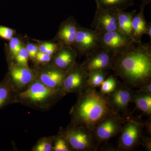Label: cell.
Here are the masks:
<instances>
[{
  "instance_id": "obj_1",
  "label": "cell",
  "mask_w": 151,
  "mask_h": 151,
  "mask_svg": "<svg viewBox=\"0 0 151 151\" xmlns=\"http://www.w3.org/2000/svg\"><path fill=\"white\" fill-rule=\"evenodd\" d=\"M129 87L139 89L151 81V46L134 42L127 50L115 55L112 69Z\"/></svg>"
},
{
  "instance_id": "obj_2",
  "label": "cell",
  "mask_w": 151,
  "mask_h": 151,
  "mask_svg": "<svg viewBox=\"0 0 151 151\" xmlns=\"http://www.w3.org/2000/svg\"><path fill=\"white\" fill-rule=\"evenodd\" d=\"M77 96L76 103L69 113L70 126H81L92 131L105 117L115 112L109 105L106 96L96 88L88 86Z\"/></svg>"
},
{
  "instance_id": "obj_3",
  "label": "cell",
  "mask_w": 151,
  "mask_h": 151,
  "mask_svg": "<svg viewBox=\"0 0 151 151\" xmlns=\"http://www.w3.org/2000/svg\"><path fill=\"white\" fill-rule=\"evenodd\" d=\"M64 96L61 90L47 87L35 78L27 89L17 92L14 103L40 111H47Z\"/></svg>"
},
{
  "instance_id": "obj_4",
  "label": "cell",
  "mask_w": 151,
  "mask_h": 151,
  "mask_svg": "<svg viewBox=\"0 0 151 151\" xmlns=\"http://www.w3.org/2000/svg\"><path fill=\"white\" fill-rule=\"evenodd\" d=\"M59 132L65 138L71 151H95L100 148L92 131L85 127L68 125L65 128L60 127Z\"/></svg>"
},
{
  "instance_id": "obj_5",
  "label": "cell",
  "mask_w": 151,
  "mask_h": 151,
  "mask_svg": "<svg viewBox=\"0 0 151 151\" xmlns=\"http://www.w3.org/2000/svg\"><path fill=\"white\" fill-rule=\"evenodd\" d=\"M127 119L116 112L105 117L92 131L97 144L100 146L119 134Z\"/></svg>"
},
{
  "instance_id": "obj_6",
  "label": "cell",
  "mask_w": 151,
  "mask_h": 151,
  "mask_svg": "<svg viewBox=\"0 0 151 151\" xmlns=\"http://www.w3.org/2000/svg\"><path fill=\"white\" fill-rule=\"evenodd\" d=\"M144 127L143 122L127 119L120 134L117 150L131 151L139 145Z\"/></svg>"
},
{
  "instance_id": "obj_7",
  "label": "cell",
  "mask_w": 151,
  "mask_h": 151,
  "mask_svg": "<svg viewBox=\"0 0 151 151\" xmlns=\"http://www.w3.org/2000/svg\"><path fill=\"white\" fill-rule=\"evenodd\" d=\"M89 73L76 63L65 73L61 91L65 96L69 93L76 94L83 92L88 87Z\"/></svg>"
},
{
  "instance_id": "obj_8",
  "label": "cell",
  "mask_w": 151,
  "mask_h": 151,
  "mask_svg": "<svg viewBox=\"0 0 151 151\" xmlns=\"http://www.w3.org/2000/svg\"><path fill=\"white\" fill-rule=\"evenodd\" d=\"M134 92L124 82H119L115 90L106 96L108 103L113 111L127 118L129 116L128 106L132 101Z\"/></svg>"
},
{
  "instance_id": "obj_9",
  "label": "cell",
  "mask_w": 151,
  "mask_h": 151,
  "mask_svg": "<svg viewBox=\"0 0 151 151\" xmlns=\"http://www.w3.org/2000/svg\"><path fill=\"white\" fill-rule=\"evenodd\" d=\"M134 42L119 30L114 31L99 35V46L115 55L126 51Z\"/></svg>"
},
{
  "instance_id": "obj_10",
  "label": "cell",
  "mask_w": 151,
  "mask_h": 151,
  "mask_svg": "<svg viewBox=\"0 0 151 151\" xmlns=\"http://www.w3.org/2000/svg\"><path fill=\"white\" fill-rule=\"evenodd\" d=\"M97 9L91 24L92 29L99 35L108 32L119 30L117 11L102 8L96 3Z\"/></svg>"
},
{
  "instance_id": "obj_11",
  "label": "cell",
  "mask_w": 151,
  "mask_h": 151,
  "mask_svg": "<svg viewBox=\"0 0 151 151\" xmlns=\"http://www.w3.org/2000/svg\"><path fill=\"white\" fill-rule=\"evenodd\" d=\"M114 55L99 47L86 55L81 65L89 73L95 70H111Z\"/></svg>"
},
{
  "instance_id": "obj_12",
  "label": "cell",
  "mask_w": 151,
  "mask_h": 151,
  "mask_svg": "<svg viewBox=\"0 0 151 151\" xmlns=\"http://www.w3.org/2000/svg\"><path fill=\"white\" fill-rule=\"evenodd\" d=\"M99 35L92 29L82 27L78 24L73 46L78 53L86 55L99 48Z\"/></svg>"
},
{
  "instance_id": "obj_13",
  "label": "cell",
  "mask_w": 151,
  "mask_h": 151,
  "mask_svg": "<svg viewBox=\"0 0 151 151\" xmlns=\"http://www.w3.org/2000/svg\"><path fill=\"white\" fill-rule=\"evenodd\" d=\"M8 77L17 92L27 89L35 78L34 72L29 66L19 65L13 61L9 65Z\"/></svg>"
},
{
  "instance_id": "obj_14",
  "label": "cell",
  "mask_w": 151,
  "mask_h": 151,
  "mask_svg": "<svg viewBox=\"0 0 151 151\" xmlns=\"http://www.w3.org/2000/svg\"><path fill=\"white\" fill-rule=\"evenodd\" d=\"M34 72L35 79L47 87L61 90L66 71L55 67L51 63L40 66Z\"/></svg>"
},
{
  "instance_id": "obj_15",
  "label": "cell",
  "mask_w": 151,
  "mask_h": 151,
  "mask_svg": "<svg viewBox=\"0 0 151 151\" xmlns=\"http://www.w3.org/2000/svg\"><path fill=\"white\" fill-rule=\"evenodd\" d=\"M77 55L73 46L62 45L53 55L51 64L60 70L67 71L76 63Z\"/></svg>"
},
{
  "instance_id": "obj_16",
  "label": "cell",
  "mask_w": 151,
  "mask_h": 151,
  "mask_svg": "<svg viewBox=\"0 0 151 151\" xmlns=\"http://www.w3.org/2000/svg\"><path fill=\"white\" fill-rule=\"evenodd\" d=\"M78 25L73 16L69 17L63 22L57 34V42L62 45L73 46Z\"/></svg>"
},
{
  "instance_id": "obj_17",
  "label": "cell",
  "mask_w": 151,
  "mask_h": 151,
  "mask_svg": "<svg viewBox=\"0 0 151 151\" xmlns=\"http://www.w3.org/2000/svg\"><path fill=\"white\" fill-rule=\"evenodd\" d=\"M145 6L141 4L139 12L136 13L132 19V38L135 42H140L142 37L145 33L147 25L144 14Z\"/></svg>"
},
{
  "instance_id": "obj_18",
  "label": "cell",
  "mask_w": 151,
  "mask_h": 151,
  "mask_svg": "<svg viewBox=\"0 0 151 151\" xmlns=\"http://www.w3.org/2000/svg\"><path fill=\"white\" fill-rule=\"evenodd\" d=\"M136 13H137V10H135L131 12H125L124 11H118V12L117 21L119 30L127 37L132 40L133 39L132 21Z\"/></svg>"
},
{
  "instance_id": "obj_19",
  "label": "cell",
  "mask_w": 151,
  "mask_h": 151,
  "mask_svg": "<svg viewBox=\"0 0 151 151\" xmlns=\"http://www.w3.org/2000/svg\"><path fill=\"white\" fill-rule=\"evenodd\" d=\"M136 107L144 115L151 117V94L139 91H134L132 98V101Z\"/></svg>"
},
{
  "instance_id": "obj_20",
  "label": "cell",
  "mask_w": 151,
  "mask_h": 151,
  "mask_svg": "<svg viewBox=\"0 0 151 151\" xmlns=\"http://www.w3.org/2000/svg\"><path fill=\"white\" fill-rule=\"evenodd\" d=\"M17 93L7 77L0 84V108L7 104L14 103Z\"/></svg>"
},
{
  "instance_id": "obj_21",
  "label": "cell",
  "mask_w": 151,
  "mask_h": 151,
  "mask_svg": "<svg viewBox=\"0 0 151 151\" xmlns=\"http://www.w3.org/2000/svg\"><path fill=\"white\" fill-rule=\"evenodd\" d=\"M102 8L110 10L124 11L134 4L133 0H96Z\"/></svg>"
},
{
  "instance_id": "obj_22",
  "label": "cell",
  "mask_w": 151,
  "mask_h": 151,
  "mask_svg": "<svg viewBox=\"0 0 151 151\" xmlns=\"http://www.w3.org/2000/svg\"><path fill=\"white\" fill-rule=\"evenodd\" d=\"M108 74V70H98L89 72L88 86L92 88L100 87Z\"/></svg>"
},
{
  "instance_id": "obj_23",
  "label": "cell",
  "mask_w": 151,
  "mask_h": 151,
  "mask_svg": "<svg viewBox=\"0 0 151 151\" xmlns=\"http://www.w3.org/2000/svg\"><path fill=\"white\" fill-rule=\"evenodd\" d=\"M55 136L43 137L37 141L32 151H52Z\"/></svg>"
},
{
  "instance_id": "obj_24",
  "label": "cell",
  "mask_w": 151,
  "mask_h": 151,
  "mask_svg": "<svg viewBox=\"0 0 151 151\" xmlns=\"http://www.w3.org/2000/svg\"><path fill=\"white\" fill-rule=\"evenodd\" d=\"M119 81L115 76L112 75L109 76L101 85L100 93L104 95H108L114 91L119 84Z\"/></svg>"
},
{
  "instance_id": "obj_25",
  "label": "cell",
  "mask_w": 151,
  "mask_h": 151,
  "mask_svg": "<svg viewBox=\"0 0 151 151\" xmlns=\"http://www.w3.org/2000/svg\"><path fill=\"white\" fill-rule=\"evenodd\" d=\"M52 151H71L65 138L60 132L55 135Z\"/></svg>"
},
{
  "instance_id": "obj_26",
  "label": "cell",
  "mask_w": 151,
  "mask_h": 151,
  "mask_svg": "<svg viewBox=\"0 0 151 151\" xmlns=\"http://www.w3.org/2000/svg\"><path fill=\"white\" fill-rule=\"evenodd\" d=\"M62 45L58 42H43L38 45L39 51L53 55Z\"/></svg>"
},
{
  "instance_id": "obj_27",
  "label": "cell",
  "mask_w": 151,
  "mask_h": 151,
  "mask_svg": "<svg viewBox=\"0 0 151 151\" xmlns=\"http://www.w3.org/2000/svg\"><path fill=\"white\" fill-rule=\"evenodd\" d=\"M23 46L22 41L17 37H13L9 43V53L11 60L13 61L15 57Z\"/></svg>"
},
{
  "instance_id": "obj_28",
  "label": "cell",
  "mask_w": 151,
  "mask_h": 151,
  "mask_svg": "<svg viewBox=\"0 0 151 151\" xmlns=\"http://www.w3.org/2000/svg\"><path fill=\"white\" fill-rule=\"evenodd\" d=\"M29 56L25 46L23 45L14 60L17 64L26 66H29L28 60Z\"/></svg>"
},
{
  "instance_id": "obj_29",
  "label": "cell",
  "mask_w": 151,
  "mask_h": 151,
  "mask_svg": "<svg viewBox=\"0 0 151 151\" xmlns=\"http://www.w3.org/2000/svg\"><path fill=\"white\" fill-rule=\"evenodd\" d=\"M52 58V55L39 51L36 56L34 63L41 66L47 65L51 63Z\"/></svg>"
},
{
  "instance_id": "obj_30",
  "label": "cell",
  "mask_w": 151,
  "mask_h": 151,
  "mask_svg": "<svg viewBox=\"0 0 151 151\" xmlns=\"http://www.w3.org/2000/svg\"><path fill=\"white\" fill-rule=\"evenodd\" d=\"M15 32V30L0 25V37L4 39L10 40L14 37Z\"/></svg>"
},
{
  "instance_id": "obj_31",
  "label": "cell",
  "mask_w": 151,
  "mask_h": 151,
  "mask_svg": "<svg viewBox=\"0 0 151 151\" xmlns=\"http://www.w3.org/2000/svg\"><path fill=\"white\" fill-rule=\"evenodd\" d=\"M29 56V59L34 62L36 56L39 52L38 45L37 44L29 43L25 46Z\"/></svg>"
},
{
  "instance_id": "obj_32",
  "label": "cell",
  "mask_w": 151,
  "mask_h": 151,
  "mask_svg": "<svg viewBox=\"0 0 151 151\" xmlns=\"http://www.w3.org/2000/svg\"><path fill=\"white\" fill-rule=\"evenodd\" d=\"M141 144L143 147L145 148L146 150L148 151H151V138L144 136L142 137L141 140Z\"/></svg>"
},
{
  "instance_id": "obj_33",
  "label": "cell",
  "mask_w": 151,
  "mask_h": 151,
  "mask_svg": "<svg viewBox=\"0 0 151 151\" xmlns=\"http://www.w3.org/2000/svg\"><path fill=\"white\" fill-rule=\"evenodd\" d=\"M137 91L151 94V81L141 86Z\"/></svg>"
},
{
  "instance_id": "obj_34",
  "label": "cell",
  "mask_w": 151,
  "mask_h": 151,
  "mask_svg": "<svg viewBox=\"0 0 151 151\" xmlns=\"http://www.w3.org/2000/svg\"><path fill=\"white\" fill-rule=\"evenodd\" d=\"M151 117H149L148 120L145 123H144V126H145V127H147L148 132H149V134H150V136L151 132Z\"/></svg>"
},
{
  "instance_id": "obj_35",
  "label": "cell",
  "mask_w": 151,
  "mask_h": 151,
  "mask_svg": "<svg viewBox=\"0 0 151 151\" xmlns=\"http://www.w3.org/2000/svg\"><path fill=\"white\" fill-rule=\"evenodd\" d=\"M145 35H147L150 39H151V22L147 23V28H146Z\"/></svg>"
},
{
  "instance_id": "obj_36",
  "label": "cell",
  "mask_w": 151,
  "mask_h": 151,
  "mask_svg": "<svg viewBox=\"0 0 151 151\" xmlns=\"http://www.w3.org/2000/svg\"><path fill=\"white\" fill-rule=\"evenodd\" d=\"M140 1L142 2V4L145 6L150 4L151 2V0H140Z\"/></svg>"
},
{
  "instance_id": "obj_37",
  "label": "cell",
  "mask_w": 151,
  "mask_h": 151,
  "mask_svg": "<svg viewBox=\"0 0 151 151\" xmlns=\"http://www.w3.org/2000/svg\"><path fill=\"white\" fill-rule=\"evenodd\" d=\"M96 1V0H94V1Z\"/></svg>"
}]
</instances>
